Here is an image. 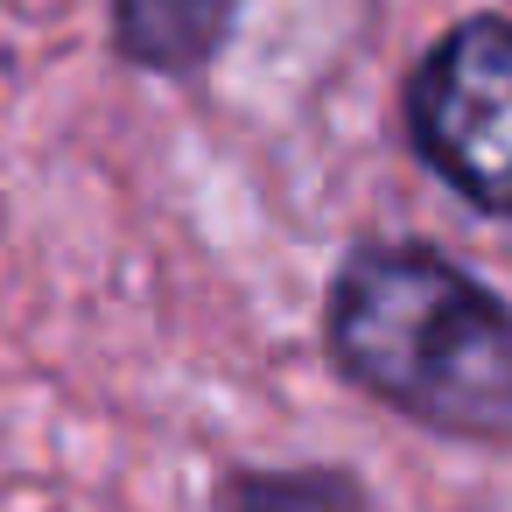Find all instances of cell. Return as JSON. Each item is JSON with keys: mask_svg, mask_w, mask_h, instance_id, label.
Returning a JSON list of instances; mask_svg holds the SVG:
<instances>
[{"mask_svg": "<svg viewBox=\"0 0 512 512\" xmlns=\"http://www.w3.org/2000/svg\"><path fill=\"white\" fill-rule=\"evenodd\" d=\"M330 344L344 372L386 407L470 435L512 442V309L435 253H365L330 302Z\"/></svg>", "mask_w": 512, "mask_h": 512, "instance_id": "6da1fadb", "label": "cell"}, {"mask_svg": "<svg viewBox=\"0 0 512 512\" xmlns=\"http://www.w3.org/2000/svg\"><path fill=\"white\" fill-rule=\"evenodd\" d=\"M407 120L442 183L484 211H512V22L477 15L449 29L407 92Z\"/></svg>", "mask_w": 512, "mask_h": 512, "instance_id": "7a4b0ae2", "label": "cell"}, {"mask_svg": "<svg viewBox=\"0 0 512 512\" xmlns=\"http://www.w3.org/2000/svg\"><path fill=\"white\" fill-rule=\"evenodd\" d=\"M239 0H113L120 50L141 71H197L232 36Z\"/></svg>", "mask_w": 512, "mask_h": 512, "instance_id": "3957f363", "label": "cell"}, {"mask_svg": "<svg viewBox=\"0 0 512 512\" xmlns=\"http://www.w3.org/2000/svg\"><path fill=\"white\" fill-rule=\"evenodd\" d=\"M246 512H365V505L337 477H295V484H246Z\"/></svg>", "mask_w": 512, "mask_h": 512, "instance_id": "277c9868", "label": "cell"}]
</instances>
